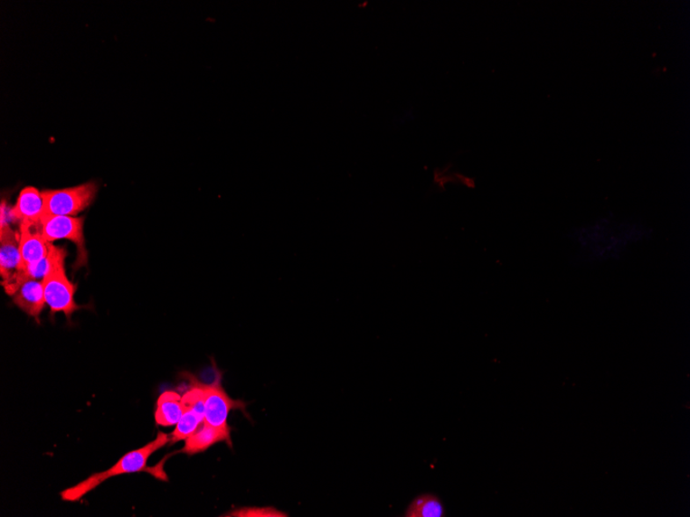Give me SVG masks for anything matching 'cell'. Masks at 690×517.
<instances>
[{
	"mask_svg": "<svg viewBox=\"0 0 690 517\" xmlns=\"http://www.w3.org/2000/svg\"><path fill=\"white\" fill-rule=\"evenodd\" d=\"M181 397L176 391H165L156 402V410L155 413L156 422L158 426L172 427L176 426L184 413L183 402Z\"/></svg>",
	"mask_w": 690,
	"mask_h": 517,
	"instance_id": "12",
	"label": "cell"
},
{
	"mask_svg": "<svg viewBox=\"0 0 690 517\" xmlns=\"http://www.w3.org/2000/svg\"><path fill=\"white\" fill-rule=\"evenodd\" d=\"M99 185L96 182L54 191L42 192L45 202V215L76 216L96 200Z\"/></svg>",
	"mask_w": 690,
	"mask_h": 517,
	"instance_id": "4",
	"label": "cell"
},
{
	"mask_svg": "<svg viewBox=\"0 0 690 517\" xmlns=\"http://www.w3.org/2000/svg\"><path fill=\"white\" fill-rule=\"evenodd\" d=\"M39 230L45 241L53 244L61 240H68L77 249L75 268L89 265V252L86 250L84 237V218L62 215L43 216Z\"/></svg>",
	"mask_w": 690,
	"mask_h": 517,
	"instance_id": "3",
	"label": "cell"
},
{
	"mask_svg": "<svg viewBox=\"0 0 690 517\" xmlns=\"http://www.w3.org/2000/svg\"><path fill=\"white\" fill-rule=\"evenodd\" d=\"M19 236L21 266L16 274L24 273L29 268L40 264L48 257L50 249V244L43 238L39 228L20 223Z\"/></svg>",
	"mask_w": 690,
	"mask_h": 517,
	"instance_id": "7",
	"label": "cell"
},
{
	"mask_svg": "<svg viewBox=\"0 0 690 517\" xmlns=\"http://www.w3.org/2000/svg\"><path fill=\"white\" fill-rule=\"evenodd\" d=\"M220 442H227L232 446L231 428H217L204 422L197 432H194L185 440L183 453L188 456L204 453V451Z\"/></svg>",
	"mask_w": 690,
	"mask_h": 517,
	"instance_id": "11",
	"label": "cell"
},
{
	"mask_svg": "<svg viewBox=\"0 0 690 517\" xmlns=\"http://www.w3.org/2000/svg\"><path fill=\"white\" fill-rule=\"evenodd\" d=\"M68 253L63 247L50 244L49 269L43 278V294L51 315L63 313L68 319L81 307L75 301L76 286L65 272Z\"/></svg>",
	"mask_w": 690,
	"mask_h": 517,
	"instance_id": "2",
	"label": "cell"
},
{
	"mask_svg": "<svg viewBox=\"0 0 690 517\" xmlns=\"http://www.w3.org/2000/svg\"><path fill=\"white\" fill-rule=\"evenodd\" d=\"M192 380L191 389L188 390L181 402L184 406L183 417H181L175 429L170 436V443L175 444L179 441H185L188 437L197 432L205 421V393L203 390L201 382Z\"/></svg>",
	"mask_w": 690,
	"mask_h": 517,
	"instance_id": "5",
	"label": "cell"
},
{
	"mask_svg": "<svg viewBox=\"0 0 690 517\" xmlns=\"http://www.w3.org/2000/svg\"><path fill=\"white\" fill-rule=\"evenodd\" d=\"M11 296L19 309L40 323L41 313L47 306L42 280L25 279L19 283Z\"/></svg>",
	"mask_w": 690,
	"mask_h": 517,
	"instance_id": "9",
	"label": "cell"
},
{
	"mask_svg": "<svg viewBox=\"0 0 690 517\" xmlns=\"http://www.w3.org/2000/svg\"><path fill=\"white\" fill-rule=\"evenodd\" d=\"M43 214H45V202H43L42 192L32 186L22 189L16 205L10 210V218L13 221L36 228H39Z\"/></svg>",
	"mask_w": 690,
	"mask_h": 517,
	"instance_id": "8",
	"label": "cell"
},
{
	"mask_svg": "<svg viewBox=\"0 0 690 517\" xmlns=\"http://www.w3.org/2000/svg\"><path fill=\"white\" fill-rule=\"evenodd\" d=\"M229 516L239 517H287L286 513L276 511L271 507L267 508H244L241 511H237L230 513Z\"/></svg>",
	"mask_w": 690,
	"mask_h": 517,
	"instance_id": "14",
	"label": "cell"
},
{
	"mask_svg": "<svg viewBox=\"0 0 690 517\" xmlns=\"http://www.w3.org/2000/svg\"><path fill=\"white\" fill-rule=\"evenodd\" d=\"M170 441L169 435L159 432L154 441L148 443L147 446L130 451V453L123 456L110 469L94 473L93 475L83 480V482L63 491L61 493L62 500L67 502L81 500L87 494L97 489L98 486L104 484L108 479L147 470L149 457L156 453L157 450L165 446Z\"/></svg>",
	"mask_w": 690,
	"mask_h": 517,
	"instance_id": "1",
	"label": "cell"
},
{
	"mask_svg": "<svg viewBox=\"0 0 690 517\" xmlns=\"http://www.w3.org/2000/svg\"><path fill=\"white\" fill-rule=\"evenodd\" d=\"M205 393V421L207 425L222 429H229L228 418L232 409H242L244 404L231 399L224 391L221 375L217 374L213 383L201 382Z\"/></svg>",
	"mask_w": 690,
	"mask_h": 517,
	"instance_id": "6",
	"label": "cell"
},
{
	"mask_svg": "<svg viewBox=\"0 0 690 517\" xmlns=\"http://www.w3.org/2000/svg\"><path fill=\"white\" fill-rule=\"evenodd\" d=\"M405 517H442L446 509L441 500L433 494H423L411 502L406 508Z\"/></svg>",
	"mask_w": 690,
	"mask_h": 517,
	"instance_id": "13",
	"label": "cell"
},
{
	"mask_svg": "<svg viewBox=\"0 0 690 517\" xmlns=\"http://www.w3.org/2000/svg\"><path fill=\"white\" fill-rule=\"evenodd\" d=\"M20 266V236L10 225H5L0 228V274L3 284L19 271Z\"/></svg>",
	"mask_w": 690,
	"mask_h": 517,
	"instance_id": "10",
	"label": "cell"
}]
</instances>
